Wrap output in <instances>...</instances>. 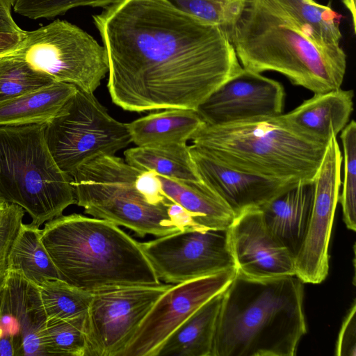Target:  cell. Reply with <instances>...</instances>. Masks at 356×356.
<instances>
[{
  "instance_id": "1",
  "label": "cell",
  "mask_w": 356,
  "mask_h": 356,
  "mask_svg": "<svg viewBox=\"0 0 356 356\" xmlns=\"http://www.w3.org/2000/svg\"><path fill=\"white\" fill-rule=\"evenodd\" d=\"M92 17L111 98L124 111L196 110L243 68L228 29L168 0H120Z\"/></svg>"
},
{
  "instance_id": "2",
  "label": "cell",
  "mask_w": 356,
  "mask_h": 356,
  "mask_svg": "<svg viewBox=\"0 0 356 356\" xmlns=\"http://www.w3.org/2000/svg\"><path fill=\"white\" fill-rule=\"evenodd\" d=\"M303 284L296 275L236 272L222 293L211 356H294L307 331Z\"/></svg>"
},
{
  "instance_id": "3",
  "label": "cell",
  "mask_w": 356,
  "mask_h": 356,
  "mask_svg": "<svg viewBox=\"0 0 356 356\" xmlns=\"http://www.w3.org/2000/svg\"><path fill=\"white\" fill-rule=\"evenodd\" d=\"M41 240L60 279L79 289L92 293L161 283L140 243L110 221L62 215L45 222Z\"/></svg>"
},
{
  "instance_id": "4",
  "label": "cell",
  "mask_w": 356,
  "mask_h": 356,
  "mask_svg": "<svg viewBox=\"0 0 356 356\" xmlns=\"http://www.w3.org/2000/svg\"><path fill=\"white\" fill-rule=\"evenodd\" d=\"M228 31L243 68L277 72L314 94L341 88L347 63L341 46H321L259 0H247Z\"/></svg>"
},
{
  "instance_id": "5",
  "label": "cell",
  "mask_w": 356,
  "mask_h": 356,
  "mask_svg": "<svg viewBox=\"0 0 356 356\" xmlns=\"http://www.w3.org/2000/svg\"><path fill=\"white\" fill-rule=\"evenodd\" d=\"M190 140L225 167L296 182L314 181L327 146L300 133L284 114L220 125L204 123Z\"/></svg>"
},
{
  "instance_id": "6",
  "label": "cell",
  "mask_w": 356,
  "mask_h": 356,
  "mask_svg": "<svg viewBox=\"0 0 356 356\" xmlns=\"http://www.w3.org/2000/svg\"><path fill=\"white\" fill-rule=\"evenodd\" d=\"M44 125L0 126V203L22 207L38 227L75 204L72 177L50 153Z\"/></svg>"
},
{
  "instance_id": "7",
  "label": "cell",
  "mask_w": 356,
  "mask_h": 356,
  "mask_svg": "<svg viewBox=\"0 0 356 356\" xmlns=\"http://www.w3.org/2000/svg\"><path fill=\"white\" fill-rule=\"evenodd\" d=\"M44 133L54 161L70 176L90 160L115 155L132 142L128 123L111 117L93 92L77 87L45 124Z\"/></svg>"
},
{
  "instance_id": "8",
  "label": "cell",
  "mask_w": 356,
  "mask_h": 356,
  "mask_svg": "<svg viewBox=\"0 0 356 356\" xmlns=\"http://www.w3.org/2000/svg\"><path fill=\"white\" fill-rule=\"evenodd\" d=\"M34 69L56 81L93 92L108 72L106 49L87 32L56 19L35 31H25L13 51Z\"/></svg>"
},
{
  "instance_id": "9",
  "label": "cell",
  "mask_w": 356,
  "mask_h": 356,
  "mask_svg": "<svg viewBox=\"0 0 356 356\" xmlns=\"http://www.w3.org/2000/svg\"><path fill=\"white\" fill-rule=\"evenodd\" d=\"M171 284L92 293L86 320V356H121L141 322Z\"/></svg>"
},
{
  "instance_id": "10",
  "label": "cell",
  "mask_w": 356,
  "mask_h": 356,
  "mask_svg": "<svg viewBox=\"0 0 356 356\" xmlns=\"http://www.w3.org/2000/svg\"><path fill=\"white\" fill-rule=\"evenodd\" d=\"M158 278L176 284L235 267L228 229L185 230L140 243Z\"/></svg>"
},
{
  "instance_id": "11",
  "label": "cell",
  "mask_w": 356,
  "mask_h": 356,
  "mask_svg": "<svg viewBox=\"0 0 356 356\" xmlns=\"http://www.w3.org/2000/svg\"><path fill=\"white\" fill-rule=\"evenodd\" d=\"M236 267L172 284L155 302L121 356H154L164 341L197 309L223 292Z\"/></svg>"
},
{
  "instance_id": "12",
  "label": "cell",
  "mask_w": 356,
  "mask_h": 356,
  "mask_svg": "<svg viewBox=\"0 0 356 356\" xmlns=\"http://www.w3.org/2000/svg\"><path fill=\"white\" fill-rule=\"evenodd\" d=\"M342 160L337 137H332L314 179L311 216L304 241L295 257V274L303 283L320 284L328 274V248L341 185Z\"/></svg>"
},
{
  "instance_id": "13",
  "label": "cell",
  "mask_w": 356,
  "mask_h": 356,
  "mask_svg": "<svg viewBox=\"0 0 356 356\" xmlns=\"http://www.w3.org/2000/svg\"><path fill=\"white\" fill-rule=\"evenodd\" d=\"M284 97L280 82L243 67L195 111L207 124H225L281 115Z\"/></svg>"
},
{
  "instance_id": "14",
  "label": "cell",
  "mask_w": 356,
  "mask_h": 356,
  "mask_svg": "<svg viewBox=\"0 0 356 356\" xmlns=\"http://www.w3.org/2000/svg\"><path fill=\"white\" fill-rule=\"evenodd\" d=\"M228 236L235 267L243 275L266 279L296 275L293 255L270 232L260 209L237 216Z\"/></svg>"
},
{
  "instance_id": "15",
  "label": "cell",
  "mask_w": 356,
  "mask_h": 356,
  "mask_svg": "<svg viewBox=\"0 0 356 356\" xmlns=\"http://www.w3.org/2000/svg\"><path fill=\"white\" fill-rule=\"evenodd\" d=\"M47 320L38 285L8 269L0 304V337H14L19 356H46L42 334Z\"/></svg>"
},
{
  "instance_id": "16",
  "label": "cell",
  "mask_w": 356,
  "mask_h": 356,
  "mask_svg": "<svg viewBox=\"0 0 356 356\" xmlns=\"http://www.w3.org/2000/svg\"><path fill=\"white\" fill-rule=\"evenodd\" d=\"M189 151L201 181L234 211L259 209L299 182L267 179L235 170L211 159L197 147Z\"/></svg>"
},
{
  "instance_id": "17",
  "label": "cell",
  "mask_w": 356,
  "mask_h": 356,
  "mask_svg": "<svg viewBox=\"0 0 356 356\" xmlns=\"http://www.w3.org/2000/svg\"><path fill=\"white\" fill-rule=\"evenodd\" d=\"M353 90L341 88L314 94L284 115L300 133L327 145L348 123L353 111Z\"/></svg>"
},
{
  "instance_id": "18",
  "label": "cell",
  "mask_w": 356,
  "mask_h": 356,
  "mask_svg": "<svg viewBox=\"0 0 356 356\" xmlns=\"http://www.w3.org/2000/svg\"><path fill=\"white\" fill-rule=\"evenodd\" d=\"M314 194V181L299 182L259 208L270 232L294 258L305 236Z\"/></svg>"
},
{
  "instance_id": "19",
  "label": "cell",
  "mask_w": 356,
  "mask_h": 356,
  "mask_svg": "<svg viewBox=\"0 0 356 356\" xmlns=\"http://www.w3.org/2000/svg\"><path fill=\"white\" fill-rule=\"evenodd\" d=\"M163 194L194 216L205 229H227L236 216L231 208L202 181H179L159 175Z\"/></svg>"
},
{
  "instance_id": "20",
  "label": "cell",
  "mask_w": 356,
  "mask_h": 356,
  "mask_svg": "<svg viewBox=\"0 0 356 356\" xmlns=\"http://www.w3.org/2000/svg\"><path fill=\"white\" fill-rule=\"evenodd\" d=\"M264 6L325 47H338L342 38V16L314 0H259Z\"/></svg>"
},
{
  "instance_id": "21",
  "label": "cell",
  "mask_w": 356,
  "mask_h": 356,
  "mask_svg": "<svg viewBox=\"0 0 356 356\" xmlns=\"http://www.w3.org/2000/svg\"><path fill=\"white\" fill-rule=\"evenodd\" d=\"M223 292L211 298L182 323L154 356H211Z\"/></svg>"
},
{
  "instance_id": "22",
  "label": "cell",
  "mask_w": 356,
  "mask_h": 356,
  "mask_svg": "<svg viewBox=\"0 0 356 356\" xmlns=\"http://www.w3.org/2000/svg\"><path fill=\"white\" fill-rule=\"evenodd\" d=\"M76 90L73 84L56 81L0 102V126L46 124Z\"/></svg>"
},
{
  "instance_id": "23",
  "label": "cell",
  "mask_w": 356,
  "mask_h": 356,
  "mask_svg": "<svg viewBox=\"0 0 356 356\" xmlns=\"http://www.w3.org/2000/svg\"><path fill=\"white\" fill-rule=\"evenodd\" d=\"M204 123L195 110L170 108L138 118L128 127L137 146L185 144Z\"/></svg>"
},
{
  "instance_id": "24",
  "label": "cell",
  "mask_w": 356,
  "mask_h": 356,
  "mask_svg": "<svg viewBox=\"0 0 356 356\" xmlns=\"http://www.w3.org/2000/svg\"><path fill=\"white\" fill-rule=\"evenodd\" d=\"M124 156L128 164L140 171L153 170L179 181H202L186 143L137 146L125 150Z\"/></svg>"
},
{
  "instance_id": "25",
  "label": "cell",
  "mask_w": 356,
  "mask_h": 356,
  "mask_svg": "<svg viewBox=\"0 0 356 356\" xmlns=\"http://www.w3.org/2000/svg\"><path fill=\"white\" fill-rule=\"evenodd\" d=\"M42 229L22 223L8 255V270L21 273L40 285L48 280L60 279L58 272L41 240Z\"/></svg>"
},
{
  "instance_id": "26",
  "label": "cell",
  "mask_w": 356,
  "mask_h": 356,
  "mask_svg": "<svg viewBox=\"0 0 356 356\" xmlns=\"http://www.w3.org/2000/svg\"><path fill=\"white\" fill-rule=\"evenodd\" d=\"M56 81L12 51L0 56V102L47 86Z\"/></svg>"
},
{
  "instance_id": "27",
  "label": "cell",
  "mask_w": 356,
  "mask_h": 356,
  "mask_svg": "<svg viewBox=\"0 0 356 356\" xmlns=\"http://www.w3.org/2000/svg\"><path fill=\"white\" fill-rule=\"evenodd\" d=\"M38 286L47 320L87 315L92 293L75 288L60 279L46 280Z\"/></svg>"
},
{
  "instance_id": "28",
  "label": "cell",
  "mask_w": 356,
  "mask_h": 356,
  "mask_svg": "<svg viewBox=\"0 0 356 356\" xmlns=\"http://www.w3.org/2000/svg\"><path fill=\"white\" fill-rule=\"evenodd\" d=\"M86 316L48 319L42 334L46 356H86Z\"/></svg>"
},
{
  "instance_id": "29",
  "label": "cell",
  "mask_w": 356,
  "mask_h": 356,
  "mask_svg": "<svg viewBox=\"0 0 356 356\" xmlns=\"http://www.w3.org/2000/svg\"><path fill=\"white\" fill-rule=\"evenodd\" d=\"M343 153V180L339 194L343 221L348 229H356V123L348 122L341 131Z\"/></svg>"
},
{
  "instance_id": "30",
  "label": "cell",
  "mask_w": 356,
  "mask_h": 356,
  "mask_svg": "<svg viewBox=\"0 0 356 356\" xmlns=\"http://www.w3.org/2000/svg\"><path fill=\"white\" fill-rule=\"evenodd\" d=\"M180 10L207 22L229 29L247 0H168Z\"/></svg>"
},
{
  "instance_id": "31",
  "label": "cell",
  "mask_w": 356,
  "mask_h": 356,
  "mask_svg": "<svg viewBox=\"0 0 356 356\" xmlns=\"http://www.w3.org/2000/svg\"><path fill=\"white\" fill-rule=\"evenodd\" d=\"M120 0H14L16 13L30 19L51 18L80 7L106 8Z\"/></svg>"
},
{
  "instance_id": "32",
  "label": "cell",
  "mask_w": 356,
  "mask_h": 356,
  "mask_svg": "<svg viewBox=\"0 0 356 356\" xmlns=\"http://www.w3.org/2000/svg\"><path fill=\"white\" fill-rule=\"evenodd\" d=\"M356 304L353 301L346 314L336 343L335 355L337 356L356 355Z\"/></svg>"
},
{
  "instance_id": "33",
  "label": "cell",
  "mask_w": 356,
  "mask_h": 356,
  "mask_svg": "<svg viewBox=\"0 0 356 356\" xmlns=\"http://www.w3.org/2000/svg\"><path fill=\"white\" fill-rule=\"evenodd\" d=\"M136 190L152 204L170 201L162 192L158 174L153 170L142 171L135 181Z\"/></svg>"
},
{
  "instance_id": "34",
  "label": "cell",
  "mask_w": 356,
  "mask_h": 356,
  "mask_svg": "<svg viewBox=\"0 0 356 356\" xmlns=\"http://www.w3.org/2000/svg\"><path fill=\"white\" fill-rule=\"evenodd\" d=\"M22 220L23 218L15 220L0 236V277L8 272V255L23 223Z\"/></svg>"
},
{
  "instance_id": "35",
  "label": "cell",
  "mask_w": 356,
  "mask_h": 356,
  "mask_svg": "<svg viewBox=\"0 0 356 356\" xmlns=\"http://www.w3.org/2000/svg\"><path fill=\"white\" fill-rule=\"evenodd\" d=\"M167 212L170 220L179 231L209 229L199 225L193 214L177 203L170 202Z\"/></svg>"
},
{
  "instance_id": "36",
  "label": "cell",
  "mask_w": 356,
  "mask_h": 356,
  "mask_svg": "<svg viewBox=\"0 0 356 356\" xmlns=\"http://www.w3.org/2000/svg\"><path fill=\"white\" fill-rule=\"evenodd\" d=\"M13 1L14 0H0V33L24 32L12 17L11 7Z\"/></svg>"
},
{
  "instance_id": "37",
  "label": "cell",
  "mask_w": 356,
  "mask_h": 356,
  "mask_svg": "<svg viewBox=\"0 0 356 356\" xmlns=\"http://www.w3.org/2000/svg\"><path fill=\"white\" fill-rule=\"evenodd\" d=\"M24 212L17 205L0 203V236L13 222L24 218Z\"/></svg>"
},
{
  "instance_id": "38",
  "label": "cell",
  "mask_w": 356,
  "mask_h": 356,
  "mask_svg": "<svg viewBox=\"0 0 356 356\" xmlns=\"http://www.w3.org/2000/svg\"><path fill=\"white\" fill-rule=\"evenodd\" d=\"M25 31L15 33H0V56L13 51L20 44Z\"/></svg>"
},
{
  "instance_id": "39",
  "label": "cell",
  "mask_w": 356,
  "mask_h": 356,
  "mask_svg": "<svg viewBox=\"0 0 356 356\" xmlns=\"http://www.w3.org/2000/svg\"><path fill=\"white\" fill-rule=\"evenodd\" d=\"M0 356H19V346L13 336L0 337Z\"/></svg>"
},
{
  "instance_id": "40",
  "label": "cell",
  "mask_w": 356,
  "mask_h": 356,
  "mask_svg": "<svg viewBox=\"0 0 356 356\" xmlns=\"http://www.w3.org/2000/svg\"><path fill=\"white\" fill-rule=\"evenodd\" d=\"M343 3L349 10L352 15L353 26L354 32L356 31V10H355V0H342Z\"/></svg>"
}]
</instances>
